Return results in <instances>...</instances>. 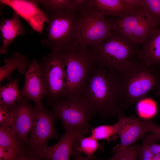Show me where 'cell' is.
I'll return each instance as SVG.
<instances>
[{
	"instance_id": "1",
	"label": "cell",
	"mask_w": 160,
	"mask_h": 160,
	"mask_svg": "<svg viewBox=\"0 0 160 160\" xmlns=\"http://www.w3.org/2000/svg\"><path fill=\"white\" fill-rule=\"evenodd\" d=\"M103 119L123 114L121 83L117 73L98 64L89 74L81 97Z\"/></svg>"
},
{
	"instance_id": "2",
	"label": "cell",
	"mask_w": 160,
	"mask_h": 160,
	"mask_svg": "<svg viewBox=\"0 0 160 160\" xmlns=\"http://www.w3.org/2000/svg\"><path fill=\"white\" fill-rule=\"evenodd\" d=\"M121 83L122 104L127 109L160 84V70L145 64L137 55L117 73Z\"/></svg>"
},
{
	"instance_id": "3",
	"label": "cell",
	"mask_w": 160,
	"mask_h": 160,
	"mask_svg": "<svg viewBox=\"0 0 160 160\" xmlns=\"http://www.w3.org/2000/svg\"><path fill=\"white\" fill-rule=\"evenodd\" d=\"M43 45L51 51H66L76 47L79 42V10H68L49 15Z\"/></svg>"
},
{
	"instance_id": "4",
	"label": "cell",
	"mask_w": 160,
	"mask_h": 160,
	"mask_svg": "<svg viewBox=\"0 0 160 160\" xmlns=\"http://www.w3.org/2000/svg\"><path fill=\"white\" fill-rule=\"evenodd\" d=\"M67 83V98H80L88 77L98 64L91 51L79 44L62 51Z\"/></svg>"
},
{
	"instance_id": "5",
	"label": "cell",
	"mask_w": 160,
	"mask_h": 160,
	"mask_svg": "<svg viewBox=\"0 0 160 160\" xmlns=\"http://www.w3.org/2000/svg\"><path fill=\"white\" fill-rule=\"evenodd\" d=\"M139 45L112 32L108 38L91 47L90 49L98 63L118 73L137 56Z\"/></svg>"
},
{
	"instance_id": "6",
	"label": "cell",
	"mask_w": 160,
	"mask_h": 160,
	"mask_svg": "<svg viewBox=\"0 0 160 160\" xmlns=\"http://www.w3.org/2000/svg\"><path fill=\"white\" fill-rule=\"evenodd\" d=\"M40 64L41 77L47 92V103L51 105L67 98V83L63 54L51 51Z\"/></svg>"
},
{
	"instance_id": "7",
	"label": "cell",
	"mask_w": 160,
	"mask_h": 160,
	"mask_svg": "<svg viewBox=\"0 0 160 160\" xmlns=\"http://www.w3.org/2000/svg\"><path fill=\"white\" fill-rule=\"evenodd\" d=\"M79 45L85 47L96 45L112 34L111 19L87 6L79 10Z\"/></svg>"
},
{
	"instance_id": "8",
	"label": "cell",
	"mask_w": 160,
	"mask_h": 160,
	"mask_svg": "<svg viewBox=\"0 0 160 160\" xmlns=\"http://www.w3.org/2000/svg\"><path fill=\"white\" fill-rule=\"evenodd\" d=\"M50 106L57 118L61 120L65 130L88 129L95 115L81 97L68 98Z\"/></svg>"
},
{
	"instance_id": "9",
	"label": "cell",
	"mask_w": 160,
	"mask_h": 160,
	"mask_svg": "<svg viewBox=\"0 0 160 160\" xmlns=\"http://www.w3.org/2000/svg\"><path fill=\"white\" fill-rule=\"evenodd\" d=\"M57 119L52 112L44 107L34 108L31 135L27 143L29 149L26 151H33L43 148L47 145L49 139L57 138V134L54 126Z\"/></svg>"
},
{
	"instance_id": "10",
	"label": "cell",
	"mask_w": 160,
	"mask_h": 160,
	"mask_svg": "<svg viewBox=\"0 0 160 160\" xmlns=\"http://www.w3.org/2000/svg\"><path fill=\"white\" fill-rule=\"evenodd\" d=\"M88 129L65 130L59 142L55 145L33 151H26L28 155L47 160H70L73 144L79 137L84 136Z\"/></svg>"
},
{
	"instance_id": "11",
	"label": "cell",
	"mask_w": 160,
	"mask_h": 160,
	"mask_svg": "<svg viewBox=\"0 0 160 160\" xmlns=\"http://www.w3.org/2000/svg\"><path fill=\"white\" fill-rule=\"evenodd\" d=\"M0 4L7 6L25 20L33 30L40 35L44 25L49 20L48 15L33 0H0Z\"/></svg>"
},
{
	"instance_id": "12",
	"label": "cell",
	"mask_w": 160,
	"mask_h": 160,
	"mask_svg": "<svg viewBox=\"0 0 160 160\" xmlns=\"http://www.w3.org/2000/svg\"><path fill=\"white\" fill-rule=\"evenodd\" d=\"M118 135L120 138L119 146L127 148L149 132V121H142L134 116H125L123 114L118 116Z\"/></svg>"
},
{
	"instance_id": "13",
	"label": "cell",
	"mask_w": 160,
	"mask_h": 160,
	"mask_svg": "<svg viewBox=\"0 0 160 160\" xmlns=\"http://www.w3.org/2000/svg\"><path fill=\"white\" fill-rule=\"evenodd\" d=\"M25 75V82L21 90L25 97L33 100L36 107L44 108L42 100L47 96V92L41 76L40 63L35 58L30 62Z\"/></svg>"
},
{
	"instance_id": "14",
	"label": "cell",
	"mask_w": 160,
	"mask_h": 160,
	"mask_svg": "<svg viewBox=\"0 0 160 160\" xmlns=\"http://www.w3.org/2000/svg\"><path fill=\"white\" fill-rule=\"evenodd\" d=\"M25 98L9 109L14 115V122L12 129L17 135L22 145L27 144L28 136L33 123L34 108Z\"/></svg>"
},
{
	"instance_id": "15",
	"label": "cell",
	"mask_w": 160,
	"mask_h": 160,
	"mask_svg": "<svg viewBox=\"0 0 160 160\" xmlns=\"http://www.w3.org/2000/svg\"><path fill=\"white\" fill-rule=\"evenodd\" d=\"M146 18L141 8L132 9L117 18L111 19L112 32L131 40L134 33Z\"/></svg>"
},
{
	"instance_id": "16",
	"label": "cell",
	"mask_w": 160,
	"mask_h": 160,
	"mask_svg": "<svg viewBox=\"0 0 160 160\" xmlns=\"http://www.w3.org/2000/svg\"><path fill=\"white\" fill-rule=\"evenodd\" d=\"M137 55L147 66L160 70V26L156 28L139 48Z\"/></svg>"
},
{
	"instance_id": "17",
	"label": "cell",
	"mask_w": 160,
	"mask_h": 160,
	"mask_svg": "<svg viewBox=\"0 0 160 160\" xmlns=\"http://www.w3.org/2000/svg\"><path fill=\"white\" fill-rule=\"evenodd\" d=\"M0 30L2 38V44L0 47V52L2 54L7 53L8 47L16 37L25 34L19 16L15 12L13 13L12 17L9 19L1 18Z\"/></svg>"
},
{
	"instance_id": "18",
	"label": "cell",
	"mask_w": 160,
	"mask_h": 160,
	"mask_svg": "<svg viewBox=\"0 0 160 160\" xmlns=\"http://www.w3.org/2000/svg\"><path fill=\"white\" fill-rule=\"evenodd\" d=\"M88 6L105 16L121 17L131 10L124 0H88Z\"/></svg>"
},
{
	"instance_id": "19",
	"label": "cell",
	"mask_w": 160,
	"mask_h": 160,
	"mask_svg": "<svg viewBox=\"0 0 160 160\" xmlns=\"http://www.w3.org/2000/svg\"><path fill=\"white\" fill-rule=\"evenodd\" d=\"M4 65L0 68V83L4 79L11 80V75L17 70L20 73L25 74L29 66V62L27 57L16 52L10 57L4 60Z\"/></svg>"
},
{
	"instance_id": "20",
	"label": "cell",
	"mask_w": 160,
	"mask_h": 160,
	"mask_svg": "<svg viewBox=\"0 0 160 160\" xmlns=\"http://www.w3.org/2000/svg\"><path fill=\"white\" fill-rule=\"evenodd\" d=\"M19 80L17 78L0 87V107L9 108L25 98L18 88Z\"/></svg>"
},
{
	"instance_id": "21",
	"label": "cell",
	"mask_w": 160,
	"mask_h": 160,
	"mask_svg": "<svg viewBox=\"0 0 160 160\" xmlns=\"http://www.w3.org/2000/svg\"><path fill=\"white\" fill-rule=\"evenodd\" d=\"M137 4L150 23L160 27V0H137Z\"/></svg>"
},
{
	"instance_id": "22",
	"label": "cell",
	"mask_w": 160,
	"mask_h": 160,
	"mask_svg": "<svg viewBox=\"0 0 160 160\" xmlns=\"http://www.w3.org/2000/svg\"><path fill=\"white\" fill-rule=\"evenodd\" d=\"M49 13V15L68 10H76L72 0H33Z\"/></svg>"
},
{
	"instance_id": "23",
	"label": "cell",
	"mask_w": 160,
	"mask_h": 160,
	"mask_svg": "<svg viewBox=\"0 0 160 160\" xmlns=\"http://www.w3.org/2000/svg\"><path fill=\"white\" fill-rule=\"evenodd\" d=\"M0 146L12 149L18 154L24 150L11 128L0 126Z\"/></svg>"
},
{
	"instance_id": "24",
	"label": "cell",
	"mask_w": 160,
	"mask_h": 160,
	"mask_svg": "<svg viewBox=\"0 0 160 160\" xmlns=\"http://www.w3.org/2000/svg\"><path fill=\"white\" fill-rule=\"evenodd\" d=\"M97 140L91 136L88 137L82 136L76 140L79 142V144H76L78 149L87 156L94 158L93 154L99 147Z\"/></svg>"
},
{
	"instance_id": "25",
	"label": "cell",
	"mask_w": 160,
	"mask_h": 160,
	"mask_svg": "<svg viewBox=\"0 0 160 160\" xmlns=\"http://www.w3.org/2000/svg\"><path fill=\"white\" fill-rule=\"evenodd\" d=\"M140 146L136 144L125 148L119 145L113 155L108 160H137Z\"/></svg>"
},
{
	"instance_id": "26",
	"label": "cell",
	"mask_w": 160,
	"mask_h": 160,
	"mask_svg": "<svg viewBox=\"0 0 160 160\" xmlns=\"http://www.w3.org/2000/svg\"><path fill=\"white\" fill-rule=\"evenodd\" d=\"M118 125L116 122L113 125H101L93 129L91 135L98 140H106L117 135Z\"/></svg>"
},
{
	"instance_id": "27",
	"label": "cell",
	"mask_w": 160,
	"mask_h": 160,
	"mask_svg": "<svg viewBox=\"0 0 160 160\" xmlns=\"http://www.w3.org/2000/svg\"><path fill=\"white\" fill-rule=\"evenodd\" d=\"M156 141L152 133L143 137L138 152L137 160H160V157L155 156L148 148L149 145Z\"/></svg>"
},
{
	"instance_id": "28",
	"label": "cell",
	"mask_w": 160,
	"mask_h": 160,
	"mask_svg": "<svg viewBox=\"0 0 160 160\" xmlns=\"http://www.w3.org/2000/svg\"><path fill=\"white\" fill-rule=\"evenodd\" d=\"M14 119L13 113L10 109L0 107V126L12 128Z\"/></svg>"
},
{
	"instance_id": "29",
	"label": "cell",
	"mask_w": 160,
	"mask_h": 160,
	"mask_svg": "<svg viewBox=\"0 0 160 160\" xmlns=\"http://www.w3.org/2000/svg\"><path fill=\"white\" fill-rule=\"evenodd\" d=\"M18 155L12 149L0 146V160H17Z\"/></svg>"
},
{
	"instance_id": "30",
	"label": "cell",
	"mask_w": 160,
	"mask_h": 160,
	"mask_svg": "<svg viewBox=\"0 0 160 160\" xmlns=\"http://www.w3.org/2000/svg\"><path fill=\"white\" fill-rule=\"evenodd\" d=\"M72 154L74 156L73 160H101L96 159L94 158H90L84 156L78 149L77 144L75 143L73 145Z\"/></svg>"
},
{
	"instance_id": "31",
	"label": "cell",
	"mask_w": 160,
	"mask_h": 160,
	"mask_svg": "<svg viewBox=\"0 0 160 160\" xmlns=\"http://www.w3.org/2000/svg\"><path fill=\"white\" fill-rule=\"evenodd\" d=\"M150 132L154 134L156 141L160 140V127L151 121L150 123Z\"/></svg>"
},
{
	"instance_id": "32",
	"label": "cell",
	"mask_w": 160,
	"mask_h": 160,
	"mask_svg": "<svg viewBox=\"0 0 160 160\" xmlns=\"http://www.w3.org/2000/svg\"><path fill=\"white\" fill-rule=\"evenodd\" d=\"M148 147L150 151L155 156L160 157V144L153 143L150 144Z\"/></svg>"
},
{
	"instance_id": "33",
	"label": "cell",
	"mask_w": 160,
	"mask_h": 160,
	"mask_svg": "<svg viewBox=\"0 0 160 160\" xmlns=\"http://www.w3.org/2000/svg\"><path fill=\"white\" fill-rule=\"evenodd\" d=\"M17 160H35V158L28 155L23 150L18 155Z\"/></svg>"
},
{
	"instance_id": "34",
	"label": "cell",
	"mask_w": 160,
	"mask_h": 160,
	"mask_svg": "<svg viewBox=\"0 0 160 160\" xmlns=\"http://www.w3.org/2000/svg\"><path fill=\"white\" fill-rule=\"evenodd\" d=\"M156 92V94L159 96H160V84L159 85L157 89Z\"/></svg>"
},
{
	"instance_id": "35",
	"label": "cell",
	"mask_w": 160,
	"mask_h": 160,
	"mask_svg": "<svg viewBox=\"0 0 160 160\" xmlns=\"http://www.w3.org/2000/svg\"><path fill=\"white\" fill-rule=\"evenodd\" d=\"M34 157L35 158V160H41V159L39 158L36 157Z\"/></svg>"
}]
</instances>
